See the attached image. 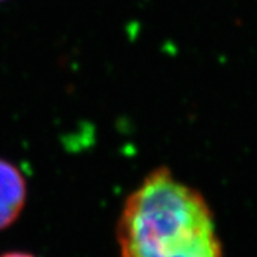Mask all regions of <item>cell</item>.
I'll return each instance as SVG.
<instances>
[{
    "label": "cell",
    "mask_w": 257,
    "mask_h": 257,
    "mask_svg": "<svg viewBox=\"0 0 257 257\" xmlns=\"http://www.w3.org/2000/svg\"><path fill=\"white\" fill-rule=\"evenodd\" d=\"M116 239L120 257H224L207 200L165 166L127 196Z\"/></svg>",
    "instance_id": "obj_1"
},
{
    "label": "cell",
    "mask_w": 257,
    "mask_h": 257,
    "mask_svg": "<svg viewBox=\"0 0 257 257\" xmlns=\"http://www.w3.org/2000/svg\"><path fill=\"white\" fill-rule=\"evenodd\" d=\"M28 183L20 169L0 159V231L10 227L26 206Z\"/></svg>",
    "instance_id": "obj_2"
},
{
    "label": "cell",
    "mask_w": 257,
    "mask_h": 257,
    "mask_svg": "<svg viewBox=\"0 0 257 257\" xmlns=\"http://www.w3.org/2000/svg\"><path fill=\"white\" fill-rule=\"evenodd\" d=\"M2 2H6V0H0V3H2Z\"/></svg>",
    "instance_id": "obj_4"
},
{
    "label": "cell",
    "mask_w": 257,
    "mask_h": 257,
    "mask_svg": "<svg viewBox=\"0 0 257 257\" xmlns=\"http://www.w3.org/2000/svg\"><path fill=\"white\" fill-rule=\"evenodd\" d=\"M0 257H36L30 253H26V251H9V253H5Z\"/></svg>",
    "instance_id": "obj_3"
}]
</instances>
